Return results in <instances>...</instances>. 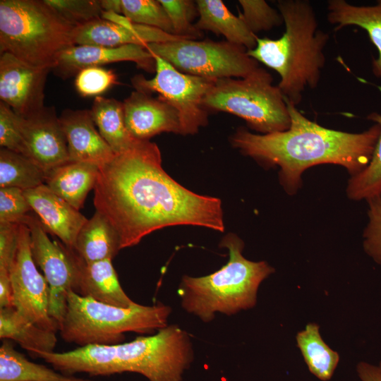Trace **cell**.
<instances>
[{"label": "cell", "instance_id": "obj_29", "mask_svg": "<svg viewBox=\"0 0 381 381\" xmlns=\"http://www.w3.org/2000/svg\"><path fill=\"white\" fill-rule=\"evenodd\" d=\"M46 176V171L31 159L1 147L0 188L32 189L44 184Z\"/></svg>", "mask_w": 381, "mask_h": 381}, {"label": "cell", "instance_id": "obj_32", "mask_svg": "<svg viewBox=\"0 0 381 381\" xmlns=\"http://www.w3.org/2000/svg\"><path fill=\"white\" fill-rule=\"evenodd\" d=\"M171 24L173 35L187 40L203 36L193 20L198 17L196 1L191 0H159Z\"/></svg>", "mask_w": 381, "mask_h": 381}, {"label": "cell", "instance_id": "obj_11", "mask_svg": "<svg viewBox=\"0 0 381 381\" xmlns=\"http://www.w3.org/2000/svg\"><path fill=\"white\" fill-rule=\"evenodd\" d=\"M23 224L30 229L32 255L48 284L49 315L60 326L66 313L68 293L75 291L77 283L73 250L52 241L38 217L29 214Z\"/></svg>", "mask_w": 381, "mask_h": 381}, {"label": "cell", "instance_id": "obj_20", "mask_svg": "<svg viewBox=\"0 0 381 381\" xmlns=\"http://www.w3.org/2000/svg\"><path fill=\"white\" fill-rule=\"evenodd\" d=\"M73 253L77 268L76 294L121 308L137 303L122 289L111 260L85 262L73 250Z\"/></svg>", "mask_w": 381, "mask_h": 381}, {"label": "cell", "instance_id": "obj_21", "mask_svg": "<svg viewBox=\"0 0 381 381\" xmlns=\"http://www.w3.org/2000/svg\"><path fill=\"white\" fill-rule=\"evenodd\" d=\"M327 20L337 31L348 25L364 29L377 50L378 56L372 60V72L381 80V0L374 6H355L345 0L327 2Z\"/></svg>", "mask_w": 381, "mask_h": 381}, {"label": "cell", "instance_id": "obj_10", "mask_svg": "<svg viewBox=\"0 0 381 381\" xmlns=\"http://www.w3.org/2000/svg\"><path fill=\"white\" fill-rule=\"evenodd\" d=\"M155 60V75L150 79L143 75L131 78L135 90L147 94L155 92L172 106L180 120L181 134L197 133L208 122L207 111L203 99L217 79L208 78L181 72L158 56Z\"/></svg>", "mask_w": 381, "mask_h": 381}, {"label": "cell", "instance_id": "obj_4", "mask_svg": "<svg viewBox=\"0 0 381 381\" xmlns=\"http://www.w3.org/2000/svg\"><path fill=\"white\" fill-rule=\"evenodd\" d=\"M285 31L278 39L259 38L248 54L274 70L284 99L298 105L306 87L315 89L325 64L324 49L329 35L318 28L315 13L306 0H279L277 3Z\"/></svg>", "mask_w": 381, "mask_h": 381}, {"label": "cell", "instance_id": "obj_1", "mask_svg": "<svg viewBox=\"0 0 381 381\" xmlns=\"http://www.w3.org/2000/svg\"><path fill=\"white\" fill-rule=\"evenodd\" d=\"M94 205L116 231L121 249L154 231L175 225L224 231L221 200L197 194L163 169L155 143L138 140L99 169Z\"/></svg>", "mask_w": 381, "mask_h": 381}, {"label": "cell", "instance_id": "obj_41", "mask_svg": "<svg viewBox=\"0 0 381 381\" xmlns=\"http://www.w3.org/2000/svg\"><path fill=\"white\" fill-rule=\"evenodd\" d=\"M356 371L361 381H381V361L377 365L361 361Z\"/></svg>", "mask_w": 381, "mask_h": 381}, {"label": "cell", "instance_id": "obj_25", "mask_svg": "<svg viewBox=\"0 0 381 381\" xmlns=\"http://www.w3.org/2000/svg\"><path fill=\"white\" fill-rule=\"evenodd\" d=\"M73 250L85 262L112 260L121 250L120 240L109 220L96 211L81 228Z\"/></svg>", "mask_w": 381, "mask_h": 381}, {"label": "cell", "instance_id": "obj_9", "mask_svg": "<svg viewBox=\"0 0 381 381\" xmlns=\"http://www.w3.org/2000/svg\"><path fill=\"white\" fill-rule=\"evenodd\" d=\"M146 48L181 72L199 77L241 78L260 67L246 48L226 40L181 39L150 43Z\"/></svg>", "mask_w": 381, "mask_h": 381}, {"label": "cell", "instance_id": "obj_35", "mask_svg": "<svg viewBox=\"0 0 381 381\" xmlns=\"http://www.w3.org/2000/svg\"><path fill=\"white\" fill-rule=\"evenodd\" d=\"M117 83L115 73L100 66L81 70L75 80V89L83 97L99 95Z\"/></svg>", "mask_w": 381, "mask_h": 381}, {"label": "cell", "instance_id": "obj_23", "mask_svg": "<svg viewBox=\"0 0 381 381\" xmlns=\"http://www.w3.org/2000/svg\"><path fill=\"white\" fill-rule=\"evenodd\" d=\"M99 169L93 164L68 161L47 173L45 185L79 210L97 182Z\"/></svg>", "mask_w": 381, "mask_h": 381}, {"label": "cell", "instance_id": "obj_27", "mask_svg": "<svg viewBox=\"0 0 381 381\" xmlns=\"http://www.w3.org/2000/svg\"><path fill=\"white\" fill-rule=\"evenodd\" d=\"M0 381H95L57 373L29 361L4 339L0 347Z\"/></svg>", "mask_w": 381, "mask_h": 381}, {"label": "cell", "instance_id": "obj_37", "mask_svg": "<svg viewBox=\"0 0 381 381\" xmlns=\"http://www.w3.org/2000/svg\"><path fill=\"white\" fill-rule=\"evenodd\" d=\"M368 222L363 231L365 253L381 265V195L366 200Z\"/></svg>", "mask_w": 381, "mask_h": 381}, {"label": "cell", "instance_id": "obj_18", "mask_svg": "<svg viewBox=\"0 0 381 381\" xmlns=\"http://www.w3.org/2000/svg\"><path fill=\"white\" fill-rule=\"evenodd\" d=\"M24 194L46 231L59 237L66 247L73 249L78 233L87 219L45 184L24 190Z\"/></svg>", "mask_w": 381, "mask_h": 381}, {"label": "cell", "instance_id": "obj_16", "mask_svg": "<svg viewBox=\"0 0 381 381\" xmlns=\"http://www.w3.org/2000/svg\"><path fill=\"white\" fill-rule=\"evenodd\" d=\"M123 103L126 126L134 138L150 140L162 133L181 134L177 111L162 98L135 90Z\"/></svg>", "mask_w": 381, "mask_h": 381}, {"label": "cell", "instance_id": "obj_3", "mask_svg": "<svg viewBox=\"0 0 381 381\" xmlns=\"http://www.w3.org/2000/svg\"><path fill=\"white\" fill-rule=\"evenodd\" d=\"M54 370L66 375H109L136 373L149 381H181L193 358L188 334L176 325L155 334L111 345L79 346L66 352L39 353Z\"/></svg>", "mask_w": 381, "mask_h": 381}, {"label": "cell", "instance_id": "obj_24", "mask_svg": "<svg viewBox=\"0 0 381 381\" xmlns=\"http://www.w3.org/2000/svg\"><path fill=\"white\" fill-rule=\"evenodd\" d=\"M0 338L17 342L36 358L39 353L54 351L56 332L40 327L15 308H0Z\"/></svg>", "mask_w": 381, "mask_h": 381}, {"label": "cell", "instance_id": "obj_17", "mask_svg": "<svg viewBox=\"0 0 381 381\" xmlns=\"http://www.w3.org/2000/svg\"><path fill=\"white\" fill-rule=\"evenodd\" d=\"M59 117L70 161L101 169L114 159L116 154L95 128L90 109H65Z\"/></svg>", "mask_w": 381, "mask_h": 381}, {"label": "cell", "instance_id": "obj_39", "mask_svg": "<svg viewBox=\"0 0 381 381\" xmlns=\"http://www.w3.org/2000/svg\"><path fill=\"white\" fill-rule=\"evenodd\" d=\"M20 224L0 222V271L7 272L16 257Z\"/></svg>", "mask_w": 381, "mask_h": 381}, {"label": "cell", "instance_id": "obj_40", "mask_svg": "<svg viewBox=\"0 0 381 381\" xmlns=\"http://www.w3.org/2000/svg\"><path fill=\"white\" fill-rule=\"evenodd\" d=\"M13 307V291L9 273L0 271V308Z\"/></svg>", "mask_w": 381, "mask_h": 381}, {"label": "cell", "instance_id": "obj_22", "mask_svg": "<svg viewBox=\"0 0 381 381\" xmlns=\"http://www.w3.org/2000/svg\"><path fill=\"white\" fill-rule=\"evenodd\" d=\"M198 20L196 28L203 32L222 35L226 40L250 50L257 44V35L248 28L240 14L232 13L221 0L195 1Z\"/></svg>", "mask_w": 381, "mask_h": 381}, {"label": "cell", "instance_id": "obj_34", "mask_svg": "<svg viewBox=\"0 0 381 381\" xmlns=\"http://www.w3.org/2000/svg\"><path fill=\"white\" fill-rule=\"evenodd\" d=\"M238 2L243 9V13L239 14L255 35L268 31L284 23L280 13L264 0H240Z\"/></svg>", "mask_w": 381, "mask_h": 381}, {"label": "cell", "instance_id": "obj_19", "mask_svg": "<svg viewBox=\"0 0 381 381\" xmlns=\"http://www.w3.org/2000/svg\"><path fill=\"white\" fill-rule=\"evenodd\" d=\"M183 39L159 29L133 23L126 28L102 18L76 28L75 45H92L115 47L137 44L146 47L150 43ZM187 40V39H186Z\"/></svg>", "mask_w": 381, "mask_h": 381}, {"label": "cell", "instance_id": "obj_26", "mask_svg": "<svg viewBox=\"0 0 381 381\" xmlns=\"http://www.w3.org/2000/svg\"><path fill=\"white\" fill-rule=\"evenodd\" d=\"M90 111L99 133L116 155L127 151L140 140L127 129L123 102L97 96Z\"/></svg>", "mask_w": 381, "mask_h": 381}, {"label": "cell", "instance_id": "obj_15", "mask_svg": "<svg viewBox=\"0 0 381 381\" xmlns=\"http://www.w3.org/2000/svg\"><path fill=\"white\" fill-rule=\"evenodd\" d=\"M132 61L148 73L155 72V60L145 47L128 44L115 47L92 45H73L59 56L52 72L67 79L88 67L120 62Z\"/></svg>", "mask_w": 381, "mask_h": 381}, {"label": "cell", "instance_id": "obj_42", "mask_svg": "<svg viewBox=\"0 0 381 381\" xmlns=\"http://www.w3.org/2000/svg\"><path fill=\"white\" fill-rule=\"evenodd\" d=\"M104 11H111L122 14L121 0H99Z\"/></svg>", "mask_w": 381, "mask_h": 381}, {"label": "cell", "instance_id": "obj_8", "mask_svg": "<svg viewBox=\"0 0 381 381\" xmlns=\"http://www.w3.org/2000/svg\"><path fill=\"white\" fill-rule=\"evenodd\" d=\"M272 80L271 74L261 67L244 78L217 79L205 95L203 107L237 116L261 134L286 131L290 115L281 90Z\"/></svg>", "mask_w": 381, "mask_h": 381}, {"label": "cell", "instance_id": "obj_36", "mask_svg": "<svg viewBox=\"0 0 381 381\" xmlns=\"http://www.w3.org/2000/svg\"><path fill=\"white\" fill-rule=\"evenodd\" d=\"M32 211L24 190L14 187L0 188V222L23 224Z\"/></svg>", "mask_w": 381, "mask_h": 381}, {"label": "cell", "instance_id": "obj_2", "mask_svg": "<svg viewBox=\"0 0 381 381\" xmlns=\"http://www.w3.org/2000/svg\"><path fill=\"white\" fill-rule=\"evenodd\" d=\"M285 102L291 118L289 129L255 134L240 128L231 141L244 155L268 166H278L279 179L286 192L296 193L303 172L315 165H340L351 176L368 165L380 131L377 123L356 133L332 130L310 121L296 106Z\"/></svg>", "mask_w": 381, "mask_h": 381}, {"label": "cell", "instance_id": "obj_6", "mask_svg": "<svg viewBox=\"0 0 381 381\" xmlns=\"http://www.w3.org/2000/svg\"><path fill=\"white\" fill-rule=\"evenodd\" d=\"M44 0L0 1V53L52 69L76 30Z\"/></svg>", "mask_w": 381, "mask_h": 381}, {"label": "cell", "instance_id": "obj_7", "mask_svg": "<svg viewBox=\"0 0 381 381\" xmlns=\"http://www.w3.org/2000/svg\"><path fill=\"white\" fill-rule=\"evenodd\" d=\"M171 312L162 303L117 307L71 290L59 331L65 341L79 346L115 344L123 341L126 332L150 334L167 327Z\"/></svg>", "mask_w": 381, "mask_h": 381}, {"label": "cell", "instance_id": "obj_38", "mask_svg": "<svg viewBox=\"0 0 381 381\" xmlns=\"http://www.w3.org/2000/svg\"><path fill=\"white\" fill-rule=\"evenodd\" d=\"M0 145L30 158L28 147L16 122V114L3 102H0Z\"/></svg>", "mask_w": 381, "mask_h": 381}, {"label": "cell", "instance_id": "obj_14", "mask_svg": "<svg viewBox=\"0 0 381 381\" xmlns=\"http://www.w3.org/2000/svg\"><path fill=\"white\" fill-rule=\"evenodd\" d=\"M16 122L30 158L46 173L70 161L67 142L54 107H44L26 118L16 114Z\"/></svg>", "mask_w": 381, "mask_h": 381}, {"label": "cell", "instance_id": "obj_30", "mask_svg": "<svg viewBox=\"0 0 381 381\" xmlns=\"http://www.w3.org/2000/svg\"><path fill=\"white\" fill-rule=\"evenodd\" d=\"M378 87L381 92V87ZM366 118L377 123L380 131L368 165L349 181L346 193L348 197L353 200H366L381 195V114L372 112Z\"/></svg>", "mask_w": 381, "mask_h": 381}, {"label": "cell", "instance_id": "obj_28", "mask_svg": "<svg viewBox=\"0 0 381 381\" xmlns=\"http://www.w3.org/2000/svg\"><path fill=\"white\" fill-rule=\"evenodd\" d=\"M296 341L309 371L320 380H329L339 363V355L323 341L319 326L308 324L297 334Z\"/></svg>", "mask_w": 381, "mask_h": 381}, {"label": "cell", "instance_id": "obj_33", "mask_svg": "<svg viewBox=\"0 0 381 381\" xmlns=\"http://www.w3.org/2000/svg\"><path fill=\"white\" fill-rule=\"evenodd\" d=\"M65 20L79 27L102 18L103 9L97 0H44Z\"/></svg>", "mask_w": 381, "mask_h": 381}, {"label": "cell", "instance_id": "obj_12", "mask_svg": "<svg viewBox=\"0 0 381 381\" xmlns=\"http://www.w3.org/2000/svg\"><path fill=\"white\" fill-rule=\"evenodd\" d=\"M9 275L13 308L40 327L59 331L58 323L49 315L48 284L33 260L30 229L24 224H20L18 248Z\"/></svg>", "mask_w": 381, "mask_h": 381}, {"label": "cell", "instance_id": "obj_31", "mask_svg": "<svg viewBox=\"0 0 381 381\" xmlns=\"http://www.w3.org/2000/svg\"><path fill=\"white\" fill-rule=\"evenodd\" d=\"M121 10L122 15L134 23L173 35L169 18L159 0H121Z\"/></svg>", "mask_w": 381, "mask_h": 381}, {"label": "cell", "instance_id": "obj_5", "mask_svg": "<svg viewBox=\"0 0 381 381\" xmlns=\"http://www.w3.org/2000/svg\"><path fill=\"white\" fill-rule=\"evenodd\" d=\"M220 246L229 250L228 262L206 276L184 275L178 290L184 310L205 322L217 313L231 315L253 308L260 284L274 271L265 261L245 258L243 243L235 234L226 235Z\"/></svg>", "mask_w": 381, "mask_h": 381}, {"label": "cell", "instance_id": "obj_13", "mask_svg": "<svg viewBox=\"0 0 381 381\" xmlns=\"http://www.w3.org/2000/svg\"><path fill=\"white\" fill-rule=\"evenodd\" d=\"M47 68L32 66L5 52L0 56V99L21 117L43 109Z\"/></svg>", "mask_w": 381, "mask_h": 381}]
</instances>
